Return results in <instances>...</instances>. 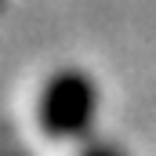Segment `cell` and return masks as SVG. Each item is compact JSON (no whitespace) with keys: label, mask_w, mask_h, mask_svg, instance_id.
Wrapping results in <instances>:
<instances>
[{"label":"cell","mask_w":156,"mask_h":156,"mask_svg":"<svg viewBox=\"0 0 156 156\" xmlns=\"http://www.w3.org/2000/svg\"><path fill=\"white\" fill-rule=\"evenodd\" d=\"M102 113V87L83 66H62L37 94V127L55 142H83Z\"/></svg>","instance_id":"1"},{"label":"cell","mask_w":156,"mask_h":156,"mask_svg":"<svg viewBox=\"0 0 156 156\" xmlns=\"http://www.w3.org/2000/svg\"><path fill=\"white\" fill-rule=\"evenodd\" d=\"M76 156H131V153L120 145L116 138H102V134H91V138H83V142H80Z\"/></svg>","instance_id":"2"},{"label":"cell","mask_w":156,"mask_h":156,"mask_svg":"<svg viewBox=\"0 0 156 156\" xmlns=\"http://www.w3.org/2000/svg\"><path fill=\"white\" fill-rule=\"evenodd\" d=\"M4 7H7V0H0V11H4Z\"/></svg>","instance_id":"3"}]
</instances>
